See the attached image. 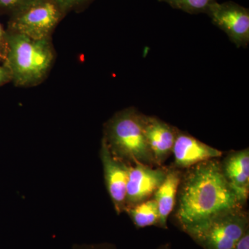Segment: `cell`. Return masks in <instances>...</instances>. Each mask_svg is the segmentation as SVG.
Masks as SVG:
<instances>
[{
	"label": "cell",
	"mask_w": 249,
	"mask_h": 249,
	"mask_svg": "<svg viewBox=\"0 0 249 249\" xmlns=\"http://www.w3.org/2000/svg\"><path fill=\"white\" fill-rule=\"evenodd\" d=\"M186 170L178 186L174 214L183 232L218 214L244 209L223 174L219 159L205 160Z\"/></svg>",
	"instance_id": "cell-1"
},
{
	"label": "cell",
	"mask_w": 249,
	"mask_h": 249,
	"mask_svg": "<svg viewBox=\"0 0 249 249\" xmlns=\"http://www.w3.org/2000/svg\"><path fill=\"white\" fill-rule=\"evenodd\" d=\"M145 114L135 107L118 111L105 124L103 139L114 157L127 165L157 166L144 129Z\"/></svg>",
	"instance_id": "cell-2"
},
{
	"label": "cell",
	"mask_w": 249,
	"mask_h": 249,
	"mask_svg": "<svg viewBox=\"0 0 249 249\" xmlns=\"http://www.w3.org/2000/svg\"><path fill=\"white\" fill-rule=\"evenodd\" d=\"M8 35L9 49L4 65L9 69L13 83L25 88L40 84L54 60L51 39L34 40L10 32Z\"/></svg>",
	"instance_id": "cell-3"
},
{
	"label": "cell",
	"mask_w": 249,
	"mask_h": 249,
	"mask_svg": "<svg viewBox=\"0 0 249 249\" xmlns=\"http://www.w3.org/2000/svg\"><path fill=\"white\" fill-rule=\"evenodd\" d=\"M249 229V214L242 209L218 214L185 232L204 249H233Z\"/></svg>",
	"instance_id": "cell-4"
},
{
	"label": "cell",
	"mask_w": 249,
	"mask_h": 249,
	"mask_svg": "<svg viewBox=\"0 0 249 249\" xmlns=\"http://www.w3.org/2000/svg\"><path fill=\"white\" fill-rule=\"evenodd\" d=\"M11 14L8 32L34 40L51 39L64 15L53 0H30Z\"/></svg>",
	"instance_id": "cell-5"
},
{
	"label": "cell",
	"mask_w": 249,
	"mask_h": 249,
	"mask_svg": "<svg viewBox=\"0 0 249 249\" xmlns=\"http://www.w3.org/2000/svg\"><path fill=\"white\" fill-rule=\"evenodd\" d=\"M208 16L213 24L224 31L236 47H248L249 44V11L233 2L218 3L210 6Z\"/></svg>",
	"instance_id": "cell-6"
},
{
	"label": "cell",
	"mask_w": 249,
	"mask_h": 249,
	"mask_svg": "<svg viewBox=\"0 0 249 249\" xmlns=\"http://www.w3.org/2000/svg\"><path fill=\"white\" fill-rule=\"evenodd\" d=\"M168 170L142 163L129 165L125 209L152 199L164 181Z\"/></svg>",
	"instance_id": "cell-7"
},
{
	"label": "cell",
	"mask_w": 249,
	"mask_h": 249,
	"mask_svg": "<svg viewBox=\"0 0 249 249\" xmlns=\"http://www.w3.org/2000/svg\"><path fill=\"white\" fill-rule=\"evenodd\" d=\"M100 155L108 194L112 201L116 212L121 214L124 212L126 207V191L129 165L114 157L103 139Z\"/></svg>",
	"instance_id": "cell-8"
},
{
	"label": "cell",
	"mask_w": 249,
	"mask_h": 249,
	"mask_svg": "<svg viewBox=\"0 0 249 249\" xmlns=\"http://www.w3.org/2000/svg\"><path fill=\"white\" fill-rule=\"evenodd\" d=\"M173 154L175 168L188 169L205 160L219 159L222 152L178 129Z\"/></svg>",
	"instance_id": "cell-9"
},
{
	"label": "cell",
	"mask_w": 249,
	"mask_h": 249,
	"mask_svg": "<svg viewBox=\"0 0 249 249\" xmlns=\"http://www.w3.org/2000/svg\"><path fill=\"white\" fill-rule=\"evenodd\" d=\"M144 129L156 165L161 166L173 154L178 129L155 116L145 115Z\"/></svg>",
	"instance_id": "cell-10"
},
{
	"label": "cell",
	"mask_w": 249,
	"mask_h": 249,
	"mask_svg": "<svg viewBox=\"0 0 249 249\" xmlns=\"http://www.w3.org/2000/svg\"><path fill=\"white\" fill-rule=\"evenodd\" d=\"M222 172L242 206L249 196V148L231 152L221 160Z\"/></svg>",
	"instance_id": "cell-11"
},
{
	"label": "cell",
	"mask_w": 249,
	"mask_h": 249,
	"mask_svg": "<svg viewBox=\"0 0 249 249\" xmlns=\"http://www.w3.org/2000/svg\"><path fill=\"white\" fill-rule=\"evenodd\" d=\"M182 173L178 168H169L164 181L152 196L158 206L160 212L159 227L162 229H168L167 222L176 206L178 186L181 182Z\"/></svg>",
	"instance_id": "cell-12"
},
{
	"label": "cell",
	"mask_w": 249,
	"mask_h": 249,
	"mask_svg": "<svg viewBox=\"0 0 249 249\" xmlns=\"http://www.w3.org/2000/svg\"><path fill=\"white\" fill-rule=\"evenodd\" d=\"M124 211L132 219L135 227L139 229L151 226L159 227L160 212L157 202L153 198L135 206L127 207Z\"/></svg>",
	"instance_id": "cell-13"
},
{
	"label": "cell",
	"mask_w": 249,
	"mask_h": 249,
	"mask_svg": "<svg viewBox=\"0 0 249 249\" xmlns=\"http://www.w3.org/2000/svg\"><path fill=\"white\" fill-rule=\"evenodd\" d=\"M166 3L173 9L180 10L187 14L196 15L207 14L210 6L217 0H158Z\"/></svg>",
	"instance_id": "cell-14"
},
{
	"label": "cell",
	"mask_w": 249,
	"mask_h": 249,
	"mask_svg": "<svg viewBox=\"0 0 249 249\" xmlns=\"http://www.w3.org/2000/svg\"><path fill=\"white\" fill-rule=\"evenodd\" d=\"M64 14L89 2L91 0H53Z\"/></svg>",
	"instance_id": "cell-15"
},
{
	"label": "cell",
	"mask_w": 249,
	"mask_h": 249,
	"mask_svg": "<svg viewBox=\"0 0 249 249\" xmlns=\"http://www.w3.org/2000/svg\"><path fill=\"white\" fill-rule=\"evenodd\" d=\"M9 49V35L7 31L0 24V62L3 64L6 61Z\"/></svg>",
	"instance_id": "cell-16"
},
{
	"label": "cell",
	"mask_w": 249,
	"mask_h": 249,
	"mask_svg": "<svg viewBox=\"0 0 249 249\" xmlns=\"http://www.w3.org/2000/svg\"><path fill=\"white\" fill-rule=\"evenodd\" d=\"M30 0H0V11L13 13Z\"/></svg>",
	"instance_id": "cell-17"
},
{
	"label": "cell",
	"mask_w": 249,
	"mask_h": 249,
	"mask_svg": "<svg viewBox=\"0 0 249 249\" xmlns=\"http://www.w3.org/2000/svg\"><path fill=\"white\" fill-rule=\"evenodd\" d=\"M11 81H12V78H11L9 69L5 66L4 64L2 65H0V86H2Z\"/></svg>",
	"instance_id": "cell-18"
},
{
	"label": "cell",
	"mask_w": 249,
	"mask_h": 249,
	"mask_svg": "<svg viewBox=\"0 0 249 249\" xmlns=\"http://www.w3.org/2000/svg\"><path fill=\"white\" fill-rule=\"evenodd\" d=\"M233 249H249V229L237 242Z\"/></svg>",
	"instance_id": "cell-19"
},
{
	"label": "cell",
	"mask_w": 249,
	"mask_h": 249,
	"mask_svg": "<svg viewBox=\"0 0 249 249\" xmlns=\"http://www.w3.org/2000/svg\"><path fill=\"white\" fill-rule=\"evenodd\" d=\"M76 249H114V248L113 245L104 244V245L83 246Z\"/></svg>",
	"instance_id": "cell-20"
},
{
	"label": "cell",
	"mask_w": 249,
	"mask_h": 249,
	"mask_svg": "<svg viewBox=\"0 0 249 249\" xmlns=\"http://www.w3.org/2000/svg\"><path fill=\"white\" fill-rule=\"evenodd\" d=\"M157 249H171V246L170 244H165V245L160 246Z\"/></svg>",
	"instance_id": "cell-21"
}]
</instances>
